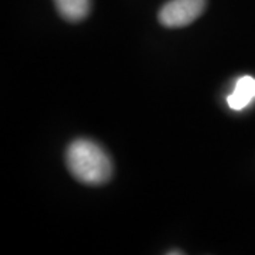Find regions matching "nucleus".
<instances>
[{
	"label": "nucleus",
	"mask_w": 255,
	"mask_h": 255,
	"mask_svg": "<svg viewBox=\"0 0 255 255\" xmlns=\"http://www.w3.org/2000/svg\"><path fill=\"white\" fill-rule=\"evenodd\" d=\"M204 7L206 0H170L159 11V21L164 27H184L201 16Z\"/></svg>",
	"instance_id": "obj_2"
},
{
	"label": "nucleus",
	"mask_w": 255,
	"mask_h": 255,
	"mask_svg": "<svg viewBox=\"0 0 255 255\" xmlns=\"http://www.w3.org/2000/svg\"><path fill=\"white\" fill-rule=\"evenodd\" d=\"M67 166L78 182L90 186L104 184L112 176L108 153L90 139H77L67 149Z\"/></svg>",
	"instance_id": "obj_1"
},
{
	"label": "nucleus",
	"mask_w": 255,
	"mask_h": 255,
	"mask_svg": "<svg viewBox=\"0 0 255 255\" xmlns=\"http://www.w3.org/2000/svg\"><path fill=\"white\" fill-rule=\"evenodd\" d=\"M58 13L67 21L77 23L88 16L91 0H54Z\"/></svg>",
	"instance_id": "obj_4"
},
{
	"label": "nucleus",
	"mask_w": 255,
	"mask_h": 255,
	"mask_svg": "<svg viewBox=\"0 0 255 255\" xmlns=\"http://www.w3.org/2000/svg\"><path fill=\"white\" fill-rule=\"evenodd\" d=\"M255 98V78L246 75L241 77L234 87V91L228 95L227 102L230 108L234 111H241L247 108L251 101Z\"/></svg>",
	"instance_id": "obj_3"
},
{
	"label": "nucleus",
	"mask_w": 255,
	"mask_h": 255,
	"mask_svg": "<svg viewBox=\"0 0 255 255\" xmlns=\"http://www.w3.org/2000/svg\"><path fill=\"white\" fill-rule=\"evenodd\" d=\"M169 254H182L180 251H172V253H169Z\"/></svg>",
	"instance_id": "obj_5"
}]
</instances>
